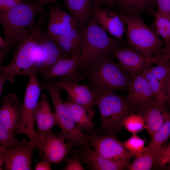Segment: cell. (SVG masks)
I'll list each match as a JSON object with an SVG mask.
<instances>
[{"mask_svg": "<svg viewBox=\"0 0 170 170\" xmlns=\"http://www.w3.org/2000/svg\"><path fill=\"white\" fill-rule=\"evenodd\" d=\"M81 73L89 81L94 94L106 91L126 90L132 80L130 75L110 55L83 68Z\"/></svg>", "mask_w": 170, "mask_h": 170, "instance_id": "obj_1", "label": "cell"}, {"mask_svg": "<svg viewBox=\"0 0 170 170\" xmlns=\"http://www.w3.org/2000/svg\"><path fill=\"white\" fill-rule=\"evenodd\" d=\"M43 23L38 21L34 27L20 36L15 46L11 61L0 68V73L14 77L39 74L41 67L37 60L36 53L38 33Z\"/></svg>", "mask_w": 170, "mask_h": 170, "instance_id": "obj_2", "label": "cell"}, {"mask_svg": "<svg viewBox=\"0 0 170 170\" xmlns=\"http://www.w3.org/2000/svg\"><path fill=\"white\" fill-rule=\"evenodd\" d=\"M100 115V127L97 130L107 135H116L122 128L123 120L134 111L127 97L114 91L94 94Z\"/></svg>", "mask_w": 170, "mask_h": 170, "instance_id": "obj_3", "label": "cell"}, {"mask_svg": "<svg viewBox=\"0 0 170 170\" xmlns=\"http://www.w3.org/2000/svg\"><path fill=\"white\" fill-rule=\"evenodd\" d=\"M44 12L42 4L22 1L7 12L0 13L4 38L11 49L14 48L22 34L36 26V15Z\"/></svg>", "mask_w": 170, "mask_h": 170, "instance_id": "obj_4", "label": "cell"}, {"mask_svg": "<svg viewBox=\"0 0 170 170\" xmlns=\"http://www.w3.org/2000/svg\"><path fill=\"white\" fill-rule=\"evenodd\" d=\"M82 32L79 69L110 55L114 49L121 47L118 40L110 37L91 19Z\"/></svg>", "mask_w": 170, "mask_h": 170, "instance_id": "obj_5", "label": "cell"}, {"mask_svg": "<svg viewBox=\"0 0 170 170\" xmlns=\"http://www.w3.org/2000/svg\"><path fill=\"white\" fill-rule=\"evenodd\" d=\"M120 14L127 26L129 49L147 57L159 53L162 48L159 36L145 23L140 15Z\"/></svg>", "mask_w": 170, "mask_h": 170, "instance_id": "obj_6", "label": "cell"}, {"mask_svg": "<svg viewBox=\"0 0 170 170\" xmlns=\"http://www.w3.org/2000/svg\"><path fill=\"white\" fill-rule=\"evenodd\" d=\"M42 87L50 94L58 122L61 129L60 132L67 141L72 150L76 146L82 147L89 144L88 134H85L77 127L68 108L61 98L60 91L54 78L42 81Z\"/></svg>", "mask_w": 170, "mask_h": 170, "instance_id": "obj_7", "label": "cell"}, {"mask_svg": "<svg viewBox=\"0 0 170 170\" xmlns=\"http://www.w3.org/2000/svg\"><path fill=\"white\" fill-rule=\"evenodd\" d=\"M38 74L29 76L26 87L20 117L14 130V135L22 134L29 140V142L37 145V138L35 129L34 113L38 100L43 88L38 79Z\"/></svg>", "mask_w": 170, "mask_h": 170, "instance_id": "obj_8", "label": "cell"}, {"mask_svg": "<svg viewBox=\"0 0 170 170\" xmlns=\"http://www.w3.org/2000/svg\"><path fill=\"white\" fill-rule=\"evenodd\" d=\"M88 140L94 150L103 157L126 166L132 156L116 135H98L96 131L88 133Z\"/></svg>", "mask_w": 170, "mask_h": 170, "instance_id": "obj_9", "label": "cell"}, {"mask_svg": "<svg viewBox=\"0 0 170 170\" xmlns=\"http://www.w3.org/2000/svg\"><path fill=\"white\" fill-rule=\"evenodd\" d=\"M37 147L43 161L50 164L57 163L64 159L71 151L60 132L55 133L51 130L42 134L37 133Z\"/></svg>", "mask_w": 170, "mask_h": 170, "instance_id": "obj_10", "label": "cell"}, {"mask_svg": "<svg viewBox=\"0 0 170 170\" xmlns=\"http://www.w3.org/2000/svg\"><path fill=\"white\" fill-rule=\"evenodd\" d=\"M37 147L34 143L28 142L25 139L19 146L9 148L1 145L0 155L3 159L6 170H30L32 169V157Z\"/></svg>", "mask_w": 170, "mask_h": 170, "instance_id": "obj_11", "label": "cell"}, {"mask_svg": "<svg viewBox=\"0 0 170 170\" xmlns=\"http://www.w3.org/2000/svg\"><path fill=\"white\" fill-rule=\"evenodd\" d=\"M56 84L60 91L65 90L67 93L71 102L83 107L89 115L94 117L95 111L92 107L96 105V101L94 94L89 87L80 85L76 82L65 78L56 81Z\"/></svg>", "mask_w": 170, "mask_h": 170, "instance_id": "obj_12", "label": "cell"}, {"mask_svg": "<svg viewBox=\"0 0 170 170\" xmlns=\"http://www.w3.org/2000/svg\"><path fill=\"white\" fill-rule=\"evenodd\" d=\"M128 90L129 93L127 97L134 110L139 112L156 101L146 79L141 72L132 80Z\"/></svg>", "mask_w": 170, "mask_h": 170, "instance_id": "obj_13", "label": "cell"}, {"mask_svg": "<svg viewBox=\"0 0 170 170\" xmlns=\"http://www.w3.org/2000/svg\"><path fill=\"white\" fill-rule=\"evenodd\" d=\"M106 32L121 39L125 31V23L120 13L101 8L94 3L91 19Z\"/></svg>", "mask_w": 170, "mask_h": 170, "instance_id": "obj_14", "label": "cell"}, {"mask_svg": "<svg viewBox=\"0 0 170 170\" xmlns=\"http://www.w3.org/2000/svg\"><path fill=\"white\" fill-rule=\"evenodd\" d=\"M111 54L117 59L121 65L129 73L132 80L146 66L152 65L151 57L144 55L130 49L121 47L114 49Z\"/></svg>", "mask_w": 170, "mask_h": 170, "instance_id": "obj_15", "label": "cell"}, {"mask_svg": "<svg viewBox=\"0 0 170 170\" xmlns=\"http://www.w3.org/2000/svg\"><path fill=\"white\" fill-rule=\"evenodd\" d=\"M81 53L62 58L54 64L43 76L42 81L57 77L65 78L77 83L82 81L83 76L78 70Z\"/></svg>", "mask_w": 170, "mask_h": 170, "instance_id": "obj_16", "label": "cell"}, {"mask_svg": "<svg viewBox=\"0 0 170 170\" xmlns=\"http://www.w3.org/2000/svg\"><path fill=\"white\" fill-rule=\"evenodd\" d=\"M48 14V31L54 40L67 31L80 26L77 20L59 5L51 8Z\"/></svg>", "mask_w": 170, "mask_h": 170, "instance_id": "obj_17", "label": "cell"}, {"mask_svg": "<svg viewBox=\"0 0 170 170\" xmlns=\"http://www.w3.org/2000/svg\"><path fill=\"white\" fill-rule=\"evenodd\" d=\"M75 148L74 152L87 165L86 168L91 170H121L126 169V166L107 159L98 154L92 149L90 144Z\"/></svg>", "mask_w": 170, "mask_h": 170, "instance_id": "obj_18", "label": "cell"}, {"mask_svg": "<svg viewBox=\"0 0 170 170\" xmlns=\"http://www.w3.org/2000/svg\"><path fill=\"white\" fill-rule=\"evenodd\" d=\"M22 105L14 92L4 97L0 109V123L14 131L20 117Z\"/></svg>", "mask_w": 170, "mask_h": 170, "instance_id": "obj_19", "label": "cell"}, {"mask_svg": "<svg viewBox=\"0 0 170 170\" xmlns=\"http://www.w3.org/2000/svg\"><path fill=\"white\" fill-rule=\"evenodd\" d=\"M40 98L34 113L37 134L50 131L54 126L58 125L56 115L50 106L46 93L42 94Z\"/></svg>", "mask_w": 170, "mask_h": 170, "instance_id": "obj_20", "label": "cell"}, {"mask_svg": "<svg viewBox=\"0 0 170 170\" xmlns=\"http://www.w3.org/2000/svg\"><path fill=\"white\" fill-rule=\"evenodd\" d=\"M38 37L42 43L44 53L43 64L39 72L42 76L60 60L66 57L60 50L48 31L40 29Z\"/></svg>", "mask_w": 170, "mask_h": 170, "instance_id": "obj_21", "label": "cell"}, {"mask_svg": "<svg viewBox=\"0 0 170 170\" xmlns=\"http://www.w3.org/2000/svg\"><path fill=\"white\" fill-rule=\"evenodd\" d=\"M83 28L80 26L70 30L54 39L60 51L68 58L81 53Z\"/></svg>", "mask_w": 170, "mask_h": 170, "instance_id": "obj_22", "label": "cell"}, {"mask_svg": "<svg viewBox=\"0 0 170 170\" xmlns=\"http://www.w3.org/2000/svg\"><path fill=\"white\" fill-rule=\"evenodd\" d=\"M167 110L164 104L155 101L152 105L139 112L144 118L145 129L150 136L164 123Z\"/></svg>", "mask_w": 170, "mask_h": 170, "instance_id": "obj_23", "label": "cell"}, {"mask_svg": "<svg viewBox=\"0 0 170 170\" xmlns=\"http://www.w3.org/2000/svg\"><path fill=\"white\" fill-rule=\"evenodd\" d=\"M144 151L151 154L156 159L170 138V112L167 110L165 121L162 126L153 135Z\"/></svg>", "mask_w": 170, "mask_h": 170, "instance_id": "obj_24", "label": "cell"}, {"mask_svg": "<svg viewBox=\"0 0 170 170\" xmlns=\"http://www.w3.org/2000/svg\"><path fill=\"white\" fill-rule=\"evenodd\" d=\"M69 113L77 128L81 131H86L91 133L95 131L92 121L93 117L88 113L82 106L71 101H65Z\"/></svg>", "mask_w": 170, "mask_h": 170, "instance_id": "obj_25", "label": "cell"}, {"mask_svg": "<svg viewBox=\"0 0 170 170\" xmlns=\"http://www.w3.org/2000/svg\"><path fill=\"white\" fill-rule=\"evenodd\" d=\"M92 0H65L67 9L78 21L82 28L86 26L91 15V2Z\"/></svg>", "mask_w": 170, "mask_h": 170, "instance_id": "obj_26", "label": "cell"}, {"mask_svg": "<svg viewBox=\"0 0 170 170\" xmlns=\"http://www.w3.org/2000/svg\"><path fill=\"white\" fill-rule=\"evenodd\" d=\"M118 6L128 15H140L143 12L153 14L156 0H117Z\"/></svg>", "mask_w": 170, "mask_h": 170, "instance_id": "obj_27", "label": "cell"}, {"mask_svg": "<svg viewBox=\"0 0 170 170\" xmlns=\"http://www.w3.org/2000/svg\"><path fill=\"white\" fill-rule=\"evenodd\" d=\"M155 20L152 24L154 30L164 40L165 45L170 43V16L158 11L153 14Z\"/></svg>", "mask_w": 170, "mask_h": 170, "instance_id": "obj_28", "label": "cell"}, {"mask_svg": "<svg viewBox=\"0 0 170 170\" xmlns=\"http://www.w3.org/2000/svg\"><path fill=\"white\" fill-rule=\"evenodd\" d=\"M146 67L141 72L146 79L153 93L156 101L162 104L167 100L166 89L151 72L149 66Z\"/></svg>", "mask_w": 170, "mask_h": 170, "instance_id": "obj_29", "label": "cell"}, {"mask_svg": "<svg viewBox=\"0 0 170 170\" xmlns=\"http://www.w3.org/2000/svg\"><path fill=\"white\" fill-rule=\"evenodd\" d=\"M155 159L149 152L144 151L136 157L133 162L128 163L126 169L129 170H149L155 165Z\"/></svg>", "mask_w": 170, "mask_h": 170, "instance_id": "obj_30", "label": "cell"}, {"mask_svg": "<svg viewBox=\"0 0 170 170\" xmlns=\"http://www.w3.org/2000/svg\"><path fill=\"white\" fill-rule=\"evenodd\" d=\"M122 124L132 134H136L145 128V119L141 114L131 113L123 120Z\"/></svg>", "mask_w": 170, "mask_h": 170, "instance_id": "obj_31", "label": "cell"}, {"mask_svg": "<svg viewBox=\"0 0 170 170\" xmlns=\"http://www.w3.org/2000/svg\"><path fill=\"white\" fill-rule=\"evenodd\" d=\"M122 143L132 156L136 157L144 151V141L136 134Z\"/></svg>", "mask_w": 170, "mask_h": 170, "instance_id": "obj_32", "label": "cell"}, {"mask_svg": "<svg viewBox=\"0 0 170 170\" xmlns=\"http://www.w3.org/2000/svg\"><path fill=\"white\" fill-rule=\"evenodd\" d=\"M149 68L153 75L166 90L170 73V60L163 64L156 66H150Z\"/></svg>", "mask_w": 170, "mask_h": 170, "instance_id": "obj_33", "label": "cell"}, {"mask_svg": "<svg viewBox=\"0 0 170 170\" xmlns=\"http://www.w3.org/2000/svg\"><path fill=\"white\" fill-rule=\"evenodd\" d=\"M14 131L0 123V143L1 145L9 148H14L20 145L22 143L18 141L14 136Z\"/></svg>", "mask_w": 170, "mask_h": 170, "instance_id": "obj_34", "label": "cell"}, {"mask_svg": "<svg viewBox=\"0 0 170 170\" xmlns=\"http://www.w3.org/2000/svg\"><path fill=\"white\" fill-rule=\"evenodd\" d=\"M80 159L77 155L73 152V156L71 158L65 159L66 165L63 170H83V167Z\"/></svg>", "mask_w": 170, "mask_h": 170, "instance_id": "obj_35", "label": "cell"}, {"mask_svg": "<svg viewBox=\"0 0 170 170\" xmlns=\"http://www.w3.org/2000/svg\"><path fill=\"white\" fill-rule=\"evenodd\" d=\"M167 164H170V142L162 150L157 158L155 165L162 167Z\"/></svg>", "mask_w": 170, "mask_h": 170, "instance_id": "obj_36", "label": "cell"}, {"mask_svg": "<svg viewBox=\"0 0 170 170\" xmlns=\"http://www.w3.org/2000/svg\"><path fill=\"white\" fill-rule=\"evenodd\" d=\"M159 65L170 60V43L162 48L159 53L156 55Z\"/></svg>", "mask_w": 170, "mask_h": 170, "instance_id": "obj_37", "label": "cell"}, {"mask_svg": "<svg viewBox=\"0 0 170 170\" xmlns=\"http://www.w3.org/2000/svg\"><path fill=\"white\" fill-rule=\"evenodd\" d=\"M21 0H0V13H6L21 3Z\"/></svg>", "mask_w": 170, "mask_h": 170, "instance_id": "obj_38", "label": "cell"}, {"mask_svg": "<svg viewBox=\"0 0 170 170\" xmlns=\"http://www.w3.org/2000/svg\"><path fill=\"white\" fill-rule=\"evenodd\" d=\"M0 68L3 66V64L7 55L11 49L6 42L4 38L0 37Z\"/></svg>", "mask_w": 170, "mask_h": 170, "instance_id": "obj_39", "label": "cell"}, {"mask_svg": "<svg viewBox=\"0 0 170 170\" xmlns=\"http://www.w3.org/2000/svg\"><path fill=\"white\" fill-rule=\"evenodd\" d=\"M158 11L161 13L170 16V0H156Z\"/></svg>", "mask_w": 170, "mask_h": 170, "instance_id": "obj_40", "label": "cell"}, {"mask_svg": "<svg viewBox=\"0 0 170 170\" xmlns=\"http://www.w3.org/2000/svg\"><path fill=\"white\" fill-rule=\"evenodd\" d=\"M14 81V77L8 75L0 73V97H2L4 84L6 82L12 83Z\"/></svg>", "mask_w": 170, "mask_h": 170, "instance_id": "obj_41", "label": "cell"}, {"mask_svg": "<svg viewBox=\"0 0 170 170\" xmlns=\"http://www.w3.org/2000/svg\"><path fill=\"white\" fill-rule=\"evenodd\" d=\"M50 163L48 162L43 161L42 162L38 163L36 166V170H52Z\"/></svg>", "mask_w": 170, "mask_h": 170, "instance_id": "obj_42", "label": "cell"}, {"mask_svg": "<svg viewBox=\"0 0 170 170\" xmlns=\"http://www.w3.org/2000/svg\"><path fill=\"white\" fill-rule=\"evenodd\" d=\"M117 0H92L94 3L99 5L105 4L108 5H112Z\"/></svg>", "mask_w": 170, "mask_h": 170, "instance_id": "obj_43", "label": "cell"}, {"mask_svg": "<svg viewBox=\"0 0 170 170\" xmlns=\"http://www.w3.org/2000/svg\"><path fill=\"white\" fill-rule=\"evenodd\" d=\"M166 93L167 96V101L170 105V73L167 85Z\"/></svg>", "mask_w": 170, "mask_h": 170, "instance_id": "obj_44", "label": "cell"}, {"mask_svg": "<svg viewBox=\"0 0 170 170\" xmlns=\"http://www.w3.org/2000/svg\"><path fill=\"white\" fill-rule=\"evenodd\" d=\"M37 2L42 4H52L56 3L55 0H37Z\"/></svg>", "mask_w": 170, "mask_h": 170, "instance_id": "obj_45", "label": "cell"}, {"mask_svg": "<svg viewBox=\"0 0 170 170\" xmlns=\"http://www.w3.org/2000/svg\"><path fill=\"white\" fill-rule=\"evenodd\" d=\"M164 167V168H163L165 169L170 170V164H166L162 167Z\"/></svg>", "mask_w": 170, "mask_h": 170, "instance_id": "obj_46", "label": "cell"}]
</instances>
